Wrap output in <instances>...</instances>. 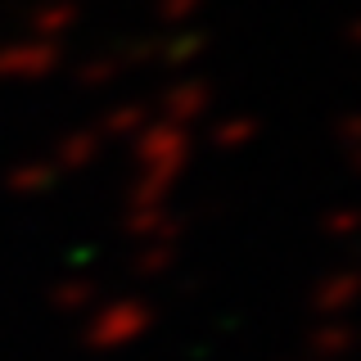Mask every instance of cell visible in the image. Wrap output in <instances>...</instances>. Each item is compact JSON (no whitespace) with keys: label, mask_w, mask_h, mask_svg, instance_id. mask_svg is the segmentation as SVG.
<instances>
[{"label":"cell","mask_w":361,"mask_h":361,"mask_svg":"<svg viewBox=\"0 0 361 361\" xmlns=\"http://www.w3.org/2000/svg\"><path fill=\"white\" fill-rule=\"evenodd\" d=\"M353 302H361V271H334V276H325L321 285L312 289V307L325 312V316H338L348 312Z\"/></svg>","instance_id":"cell-1"},{"label":"cell","mask_w":361,"mask_h":361,"mask_svg":"<svg viewBox=\"0 0 361 361\" xmlns=\"http://www.w3.org/2000/svg\"><path fill=\"white\" fill-rule=\"evenodd\" d=\"M353 343H357V334H353V325H343V321L316 325L312 338H307V348H312L316 361H338L343 353H353Z\"/></svg>","instance_id":"cell-2"},{"label":"cell","mask_w":361,"mask_h":361,"mask_svg":"<svg viewBox=\"0 0 361 361\" xmlns=\"http://www.w3.org/2000/svg\"><path fill=\"white\" fill-rule=\"evenodd\" d=\"M321 231L334 235V240H348V235L361 231V208H338L330 217H321Z\"/></svg>","instance_id":"cell-3"},{"label":"cell","mask_w":361,"mask_h":361,"mask_svg":"<svg viewBox=\"0 0 361 361\" xmlns=\"http://www.w3.org/2000/svg\"><path fill=\"white\" fill-rule=\"evenodd\" d=\"M253 135H257V122H253V118H235V122H226L221 131H212V140H221L226 149H235V145L253 140Z\"/></svg>","instance_id":"cell-4"},{"label":"cell","mask_w":361,"mask_h":361,"mask_svg":"<svg viewBox=\"0 0 361 361\" xmlns=\"http://www.w3.org/2000/svg\"><path fill=\"white\" fill-rule=\"evenodd\" d=\"M334 135H338V145L357 149V145H361V109H357V113H348V118L334 127Z\"/></svg>","instance_id":"cell-5"},{"label":"cell","mask_w":361,"mask_h":361,"mask_svg":"<svg viewBox=\"0 0 361 361\" xmlns=\"http://www.w3.org/2000/svg\"><path fill=\"white\" fill-rule=\"evenodd\" d=\"M348 41H353V45H361V18L353 23V27H348Z\"/></svg>","instance_id":"cell-6"},{"label":"cell","mask_w":361,"mask_h":361,"mask_svg":"<svg viewBox=\"0 0 361 361\" xmlns=\"http://www.w3.org/2000/svg\"><path fill=\"white\" fill-rule=\"evenodd\" d=\"M353 172H361V145L353 149Z\"/></svg>","instance_id":"cell-7"}]
</instances>
